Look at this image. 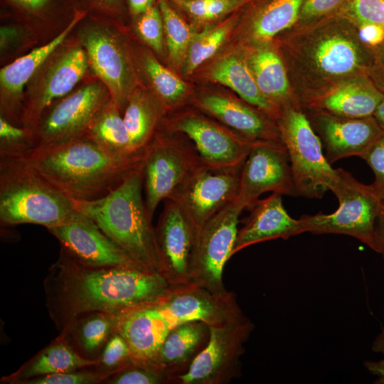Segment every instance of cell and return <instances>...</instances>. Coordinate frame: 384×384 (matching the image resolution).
Instances as JSON below:
<instances>
[{
    "mask_svg": "<svg viewBox=\"0 0 384 384\" xmlns=\"http://www.w3.org/2000/svg\"><path fill=\"white\" fill-rule=\"evenodd\" d=\"M171 286L157 272L128 267L82 265L62 247L43 281L46 306L60 333L89 313L122 315L155 304Z\"/></svg>",
    "mask_w": 384,
    "mask_h": 384,
    "instance_id": "1",
    "label": "cell"
},
{
    "mask_svg": "<svg viewBox=\"0 0 384 384\" xmlns=\"http://www.w3.org/2000/svg\"><path fill=\"white\" fill-rule=\"evenodd\" d=\"M23 159L74 201L102 198L142 168L144 159H119L85 134L33 148Z\"/></svg>",
    "mask_w": 384,
    "mask_h": 384,
    "instance_id": "2",
    "label": "cell"
},
{
    "mask_svg": "<svg viewBox=\"0 0 384 384\" xmlns=\"http://www.w3.org/2000/svg\"><path fill=\"white\" fill-rule=\"evenodd\" d=\"M142 189V166L106 196L73 201L77 210L89 217L144 269L160 273L155 228Z\"/></svg>",
    "mask_w": 384,
    "mask_h": 384,
    "instance_id": "3",
    "label": "cell"
},
{
    "mask_svg": "<svg viewBox=\"0 0 384 384\" xmlns=\"http://www.w3.org/2000/svg\"><path fill=\"white\" fill-rule=\"evenodd\" d=\"M74 201L46 180L23 159H0V222L47 229L71 219Z\"/></svg>",
    "mask_w": 384,
    "mask_h": 384,
    "instance_id": "4",
    "label": "cell"
},
{
    "mask_svg": "<svg viewBox=\"0 0 384 384\" xmlns=\"http://www.w3.org/2000/svg\"><path fill=\"white\" fill-rule=\"evenodd\" d=\"M337 170L338 181L331 191L338 199V208L329 214L302 215L299 219L304 233L348 235L380 254L377 220L383 201L371 184L358 181L343 169Z\"/></svg>",
    "mask_w": 384,
    "mask_h": 384,
    "instance_id": "5",
    "label": "cell"
},
{
    "mask_svg": "<svg viewBox=\"0 0 384 384\" xmlns=\"http://www.w3.org/2000/svg\"><path fill=\"white\" fill-rule=\"evenodd\" d=\"M278 129L288 152L297 196L321 198L331 191L338 181V170L326 159L307 117L299 110L287 107L281 114Z\"/></svg>",
    "mask_w": 384,
    "mask_h": 384,
    "instance_id": "6",
    "label": "cell"
},
{
    "mask_svg": "<svg viewBox=\"0 0 384 384\" xmlns=\"http://www.w3.org/2000/svg\"><path fill=\"white\" fill-rule=\"evenodd\" d=\"M168 129L157 132L147 148L142 165L144 202L153 218L161 201L170 198L175 191L203 166L192 142L184 134Z\"/></svg>",
    "mask_w": 384,
    "mask_h": 384,
    "instance_id": "7",
    "label": "cell"
},
{
    "mask_svg": "<svg viewBox=\"0 0 384 384\" xmlns=\"http://www.w3.org/2000/svg\"><path fill=\"white\" fill-rule=\"evenodd\" d=\"M243 210L237 197L204 225L193 250L190 283L219 296L230 292L224 286L223 272L233 256L239 216Z\"/></svg>",
    "mask_w": 384,
    "mask_h": 384,
    "instance_id": "8",
    "label": "cell"
},
{
    "mask_svg": "<svg viewBox=\"0 0 384 384\" xmlns=\"http://www.w3.org/2000/svg\"><path fill=\"white\" fill-rule=\"evenodd\" d=\"M207 346L175 384H228L242 375L240 358L255 329L245 314L216 326H209Z\"/></svg>",
    "mask_w": 384,
    "mask_h": 384,
    "instance_id": "9",
    "label": "cell"
},
{
    "mask_svg": "<svg viewBox=\"0 0 384 384\" xmlns=\"http://www.w3.org/2000/svg\"><path fill=\"white\" fill-rule=\"evenodd\" d=\"M240 169L220 170L203 165L168 198L179 206L196 238L210 218L237 198Z\"/></svg>",
    "mask_w": 384,
    "mask_h": 384,
    "instance_id": "10",
    "label": "cell"
},
{
    "mask_svg": "<svg viewBox=\"0 0 384 384\" xmlns=\"http://www.w3.org/2000/svg\"><path fill=\"white\" fill-rule=\"evenodd\" d=\"M228 128L189 112L172 119L167 129L187 137L204 166L220 170L240 169L259 141L249 139Z\"/></svg>",
    "mask_w": 384,
    "mask_h": 384,
    "instance_id": "11",
    "label": "cell"
},
{
    "mask_svg": "<svg viewBox=\"0 0 384 384\" xmlns=\"http://www.w3.org/2000/svg\"><path fill=\"white\" fill-rule=\"evenodd\" d=\"M105 88L100 83H90L50 106L33 132L35 147L86 134L97 112L110 100Z\"/></svg>",
    "mask_w": 384,
    "mask_h": 384,
    "instance_id": "12",
    "label": "cell"
},
{
    "mask_svg": "<svg viewBox=\"0 0 384 384\" xmlns=\"http://www.w3.org/2000/svg\"><path fill=\"white\" fill-rule=\"evenodd\" d=\"M268 191L297 197L284 144L259 141L241 167L238 199L248 210Z\"/></svg>",
    "mask_w": 384,
    "mask_h": 384,
    "instance_id": "13",
    "label": "cell"
},
{
    "mask_svg": "<svg viewBox=\"0 0 384 384\" xmlns=\"http://www.w3.org/2000/svg\"><path fill=\"white\" fill-rule=\"evenodd\" d=\"M80 38L90 66L121 111L134 92L136 83L129 55L117 36L105 27L87 26L81 30Z\"/></svg>",
    "mask_w": 384,
    "mask_h": 384,
    "instance_id": "14",
    "label": "cell"
},
{
    "mask_svg": "<svg viewBox=\"0 0 384 384\" xmlns=\"http://www.w3.org/2000/svg\"><path fill=\"white\" fill-rule=\"evenodd\" d=\"M47 230L59 241L60 247L82 265L146 270L89 217L78 210L69 220Z\"/></svg>",
    "mask_w": 384,
    "mask_h": 384,
    "instance_id": "15",
    "label": "cell"
},
{
    "mask_svg": "<svg viewBox=\"0 0 384 384\" xmlns=\"http://www.w3.org/2000/svg\"><path fill=\"white\" fill-rule=\"evenodd\" d=\"M155 305L174 326L189 321L216 326L244 314L233 292L219 296L191 283L172 285Z\"/></svg>",
    "mask_w": 384,
    "mask_h": 384,
    "instance_id": "16",
    "label": "cell"
},
{
    "mask_svg": "<svg viewBox=\"0 0 384 384\" xmlns=\"http://www.w3.org/2000/svg\"><path fill=\"white\" fill-rule=\"evenodd\" d=\"M155 227L160 274L171 284L190 283V267L196 236L179 206L170 199Z\"/></svg>",
    "mask_w": 384,
    "mask_h": 384,
    "instance_id": "17",
    "label": "cell"
},
{
    "mask_svg": "<svg viewBox=\"0 0 384 384\" xmlns=\"http://www.w3.org/2000/svg\"><path fill=\"white\" fill-rule=\"evenodd\" d=\"M318 135L330 164L350 156H361L384 134L376 119L322 115L317 121Z\"/></svg>",
    "mask_w": 384,
    "mask_h": 384,
    "instance_id": "18",
    "label": "cell"
},
{
    "mask_svg": "<svg viewBox=\"0 0 384 384\" xmlns=\"http://www.w3.org/2000/svg\"><path fill=\"white\" fill-rule=\"evenodd\" d=\"M85 50L75 47L65 53L50 67L41 90L30 98L22 112L24 127L36 129L43 112L55 100L68 95L82 78L89 66Z\"/></svg>",
    "mask_w": 384,
    "mask_h": 384,
    "instance_id": "19",
    "label": "cell"
},
{
    "mask_svg": "<svg viewBox=\"0 0 384 384\" xmlns=\"http://www.w3.org/2000/svg\"><path fill=\"white\" fill-rule=\"evenodd\" d=\"M248 210L250 215L238 231L233 255L254 244L304 233L300 220L289 215L279 193L258 199Z\"/></svg>",
    "mask_w": 384,
    "mask_h": 384,
    "instance_id": "20",
    "label": "cell"
},
{
    "mask_svg": "<svg viewBox=\"0 0 384 384\" xmlns=\"http://www.w3.org/2000/svg\"><path fill=\"white\" fill-rule=\"evenodd\" d=\"M174 327L153 304L120 315L116 331L127 341L134 361L152 363Z\"/></svg>",
    "mask_w": 384,
    "mask_h": 384,
    "instance_id": "21",
    "label": "cell"
},
{
    "mask_svg": "<svg viewBox=\"0 0 384 384\" xmlns=\"http://www.w3.org/2000/svg\"><path fill=\"white\" fill-rule=\"evenodd\" d=\"M197 105L201 110L249 139L282 142L279 129L276 130L262 114L233 97L205 95Z\"/></svg>",
    "mask_w": 384,
    "mask_h": 384,
    "instance_id": "22",
    "label": "cell"
},
{
    "mask_svg": "<svg viewBox=\"0 0 384 384\" xmlns=\"http://www.w3.org/2000/svg\"><path fill=\"white\" fill-rule=\"evenodd\" d=\"M86 14V11L80 9L66 28L55 38L15 60L1 70L0 82L5 94L2 105L4 114L18 118V99L23 86Z\"/></svg>",
    "mask_w": 384,
    "mask_h": 384,
    "instance_id": "23",
    "label": "cell"
},
{
    "mask_svg": "<svg viewBox=\"0 0 384 384\" xmlns=\"http://www.w3.org/2000/svg\"><path fill=\"white\" fill-rule=\"evenodd\" d=\"M209 326L200 321H189L174 326L167 334L154 359V363L173 378L185 373L207 346Z\"/></svg>",
    "mask_w": 384,
    "mask_h": 384,
    "instance_id": "24",
    "label": "cell"
},
{
    "mask_svg": "<svg viewBox=\"0 0 384 384\" xmlns=\"http://www.w3.org/2000/svg\"><path fill=\"white\" fill-rule=\"evenodd\" d=\"M97 361L82 356L63 336L36 353L1 383L22 384L24 381L49 374L72 371L96 366Z\"/></svg>",
    "mask_w": 384,
    "mask_h": 384,
    "instance_id": "25",
    "label": "cell"
},
{
    "mask_svg": "<svg viewBox=\"0 0 384 384\" xmlns=\"http://www.w3.org/2000/svg\"><path fill=\"white\" fill-rule=\"evenodd\" d=\"M165 108L156 97L143 91H134L124 108L123 119L133 153L144 156L158 132Z\"/></svg>",
    "mask_w": 384,
    "mask_h": 384,
    "instance_id": "26",
    "label": "cell"
},
{
    "mask_svg": "<svg viewBox=\"0 0 384 384\" xmlns=\"http://www.w3.org/2000/svg\"><path fill=\"white\" fill-rule=\"evenodd\" d=\"M210 76L260 111L275 113V106L260 90L251 69L238 55L229 54L218 60L211 68Z\"/></svg>",
    "mask_w": 384,
    "mask_h": 384,
    "instance_id": "27",
    "label": "cell"
},
{
    "mask_svg": "<svg viewBox=\"0 0 384 384\" xmlns=\"http://www.w3.org/2000/svg\"><path fill=\"white\" fill-rule=\"evenodd\" d=\"M103 151L119 159H144L133 153L123 117L110 99L97 112L86 133Z\"/></svg>",
    "mask_w": 384,
    "mask_h": 384,
    "instance_id": "28",
    "label": "cell"
},
{
    "mask_svg": "<svg viewBox=\"0 0 384 384\" xmlns=\"http://www.w3.org/2000/svg\"><path fill=\"white\" fill-rule=\"evenodd\" d=\"M119 316L105 312L89 313L73 321L60 335L82 356L97 361L105 342L116 331Z\"/></svg>",
    "mask_w": 384,
    "mask_h": 384,
    "instance_id": "29",
    "label": "cell"
},
{
    "mask_svg": "<svg viewBox=\"0 0 384 384\" xmlns=\"http://www.w3.org/2000/svg\"><path fill=\"white\" fill-rule=\"evenodd\" d=\"M382 97L358 84H348L335 90L321 102V107L333 115L351 119L371 117Z\"/></svg>",
    "mask_w": 384,
    "mask_h": 384,
    "instance_id": "30",
    "label": "cell"
},
{
    "mask_svg": "<svg viewBox=\"0 0 384 384\" xmlns=\"http://www.w3.org/2000/svg\"><path fill=\"white\" fill-rule=\"evenodd\" d=\"M250 66L260 90L271 102L287 95L289 85L285 69L275 53L267 49L256 51L250 57Z\"/></svg>",
    "mask_w": 384,
    "mask_h": 384,
    "instance_id": "31",
    "label": "cell"
},
{
    "mask_svg": "<svg viewBox=\"0 0 384 384\" xmlns=\"http://www.w3.org/2000/svg\"><path fill=\"white\" fill-rule=\"evenodd\" d=\"M306 0H273L255 18L252 31L255 39L267 41L292 26Z\"/></svg>",
    "mask_w": 384,
    "mask_h": 384,
    "instance_id": "32",
    "label": "cell"
},
{
    "mask_svg": "<svg viewBox=\"0 0 384 384\" xmlns=\"http://www.w3.org/2000/svg\"><path fill=\"white\" fill-rule=\"evenodd\" d=\"M314 60L325 73L343 75L357 67L358 55L351 41L340 36H331L319 43L314 51Z\"/></svg>",
    "mask_w": 384,
    "mask_h": 384,
    "instance_id": "33",
    "label": "cell"
},
{
    "mask_svg": "<svg viewBox=\"0 0 384 384\" xmlns=\"http://www.w3.org/2000/svg\"><path fill=\"white\" fill-rule=\"evenodd\" d=\"M234 22L235 19L230 18L217 26L206 27L195 33L182 65L185 75H191L217 52L233 29Z\"/></svg>",
    "mask_w": 384,
    "mask_h": 384,
    "instance_id": "34",
    "label": "cell"
},
{
    "mask_svg": "<svg viewBox=\"0 0 384 384\" xmlns=\"http://www.w3.org/2000/svg\"><path fill=\"white\" fill-rule=\"evenodd\" d=\"M156 1L162 16L170 60L176 67L182 65L196 33L166 0Z\"/></svg>",
    "mask_w": 384,
    "mask_h": 384,
    "instance_id": "35",
    "label": "cell"
},
{
    "mask_svg": "<svg viewBox=\"0 0 384 384\" xmlns=\"http://www.w3.org/2000/svg\"><path fill=\"white\" fill-rule=\"evenodd\" d=\"M143 67L165 110L181 102L187 86L181 78L149 53L143 57Z\"/></svg>",
    "mask_w": 384,
    "mask_h": 384,
    "instance_id": "36",
    "label": "cell"
},
{
    "mask_svg": "<svg viewBox=\"0 0 384 384\" xmlns=\"http://www.w3.org/2000/svg\"><path fill=\"white\" fill-rule=\"evenodd\" d=\"M108 384H174V378L159 366L134 361L108 376Z\"/></svg>",
    "mask_w": 384,
    "mask_h": 384,
    "instance_id": "37",
    "label": "cell"
},
{
    "mask_svg": "<svg viewBox=\"0 0 384 384\" xmlns=\"http://www.w3.org/2000/svg\"><path fill=\"white\" fill-rule=\"evenodd\" d=\"M33 148V132L25 127L14 125L5 118H0V159L24 158Z\"/></svg>",
    "mask_w": 384,
    "mask_h": 384,
    "instance_id": "38",
    "label": "cell"
},
{
    "mask_svg": "<svg viewBox=\"0 0 384 384\" xmlns=\"http://www.w3.org/2000/svg\"><path fill=\"white\" fill-rule=\"evenodd\" d=\"M134 361L127 341L115 331L105 342L95 368L113 374Z\"/></svg>",
    "mask_w": 384,
    "mask_h": 384,
    "instance_id": "39",
    "label": "cell"
},
{
    "mask_svg": "<svg viewBox=\"0 0 384 384\" xmlns=\"http://www.w3.org/2000/svg\"><path fill=\"white\" fill-rule=\"evenodd\" d=\"M191 16L210 21L230 13L251 0H172Z\"/></svg>",
    "mask_w": 384,
    "mask_h": 384,
    "instance_id": "40",
    "label": "cell"
},
{
    "mask_svg": "<svg viewBox=\"0 0 384 384\" xmlns=\"http://www.w3.org/2000/svg\"><path fill=\"white\" fill-rule=\"evenodd\" d=\"M82 369L36 377L27 380L22 384H95L103 383L112 375L95 367L94 370Z\"/></svg>",
    "mask_w": 384,
    "mask_h": 384,
    "instance_id": "41",
    "label": "cell"
},
{
    "mask_svg": "<svg viewBox=\"0 0 384 384\" xmlns=\"http://www.w3.org/2000/svg\"><path fill=\"white\" fill-rule=\"evenodd\" d=\"M137 30L144 41L156 52H161L164 44V23L159 6L154 5L140 16Z\"/></svg>",
    "mask_w": 384,
    "mask_h": 384,
    "instance_id": "42",
    "label": "cell"
},
{
    "mask_svg": "<svg viewBox=\"0 0 384 384\" xmlns=\"http://www.w3.org/2000/svg\"><path fill=\"white\" fill-rule=\"evenodd\" d=\"M360 158L372 169L374 181L371 186L378 196L384 202V134Z\"/></svg>",
    "mask_w": 384,
    "mask_h": 384,
    "instance_id": "43",
    "label": "cell"
},
{
    "mask_svg": "<svg viewBox=\"0 0 384 384\" xmlns=\"http://www.w3.org/2000/svg\"><path fill=\"white\" fill-rule=\"evenodd\" d=\"M350 9L362 23H371L384 28V0H352Z\"/></svg>",
    "mask_w": 384,
    "mask_h": 384,
    "instance_id": "44",
    "label": "cell"
},
{
    "mask_svg": "<svg viewBox=\"0 0 384 384\" xmlns=\"http://www.w3.org/2000/svg\"><path fill=\"white\" fill-rule=\"evenodd\" d=\"M343 0H306L301 14L305 18L319 16L335 9Z\"/></svg>",
    "mask_w": 384,
    "mask_h": 384,
    "instance_id": "45",
    "label": "cell"
},
{
    "mask_svg": "<svg viewBox=\"0 0 384 384\" xmlns=\"http://www.w3.org/2000/svg\"><path fill=\"white\" fill-rule=\"evenodd\" d=\"M21 11L33 15L46 10L54 0H6Z\"/></svg>",
    "mask_w": 384,
    "mask_h": 384,
    "instance_id": "46",
    "label": "cell"
},
{
    "mask_svg": "<svg viewBox=\"0 0 384 384\" xmlns=\"http://www.w3.org/2000/svg\"><path fill=\"white\" fill-rule=\"evenodd\" d=\"M359 36L363 42L375 46L384 40V28L371 23H362Z\"/></svg>",
    "mask_w": 384,
    "mask_h": 384,
    "instance_id": "47",
    "label": "cell"
},
{
    "mask_svg": "<svg viewBox=\"0 0 384 384\" xmlns=\"http://www.w3.org/2000/svg\"><path fill=\"white\" fill-rule=\"evenodd\" d=\"M155 0H128L129 9L134 16H141L155 4Z\"/></svg>",
    "mask_w": 384,
    "mask_h": 384,
    "instance_id": "48",
    "label": "cell"
},
{
    "mask_svg": "<svg viewBox=\"0 0 384 384\" xmlns=\"http://www.w3.org/2000/svg\"><path fill=\"white\" fill-rule=\"evenodd\" d=\"M88 4L97 9L105 11L118 10L121 0H87Z\"/></svg>",
    "mask_w": 384,
    "mask_h": 384,
    "instance_id": "49",
    "label": "cell"
},
{
    "mask_svg": "<svg viewBox=\"0 0 384 384\" xmlns=\"http://www.w3.org/2000/svg\"><path fill=\"white\" fill-rule=\"evenodd\" d=\"M377 232L380 243L381 252L384 257V205L377 220Z\"/></svg>",
    "mask_w": 384,
    "mask_h": 384,
    "instance_id": "50",
    "label": "cell"
},
{
    "mask_svg": "<svg viewBox=\"0 0 384 384\" xmlns=\"http://www.w3.org/2000/svg\"><path fill=\"white\" fill-rule=\"evenodd\" d=\"M371 350L375 353H380L384 356V330L373 340Z\"/></svg>",
    "mask_w": 384,
    "mask_h": 384,
    "instance_id": "51",
    "label": "cell"
},
{
    "mask_svg": "<svg viewBox=\"0 0 384 384\" xmlns=\"http://www.w3.org/2000/svg\"><path fill=\"white\" fill-rule=\"evenodd\" d=\"M374 115L376 121L384 131V100H382L378 105Z\"/></svg>",
    "mask_w": 384,
    "mask_h": 384,
    "instance_id": "52",
    "label": "cell"
},
{
    "mask_svg": "<svg viewBox=\"0 0 384 384\" xmlns=\"http://www.w3.org/2000/svg\"><path fill=\"white\" fill-rule=\"evenodd\" d=\"M375 383L384 384V373L379 375V378L375 380Z\"/></svg>",
    "mask_w": 384,
    "mask_h": 384,
    "instance_id": "53",
    "label": "cell"
},
{
    "mask_svg": "<svg viewBox=\"0 0 384 384\" xmlns=\"http://www.w3.org/2000/svg\"><path fill=\"white\" fill-rule=\"evenodd\" d=\"M383 205H384V202H383Z\"/></svg>",
    "mask_w": 384,
    "mask_h": 384,
    "instance_id": "54",
    "label": "cell"
}]
</instances>
